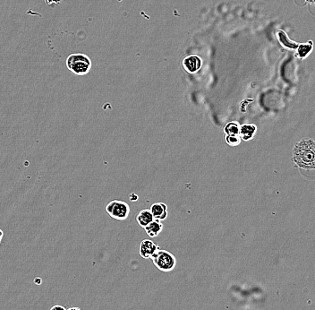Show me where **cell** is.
Wrapping results in <instances>:
<instances>
[{"label":"cell","instance_id":"obj_1","mask_svg":"<svg viewBox=\"0 0 315 310\" xmlns=\"http://www.w3.org/2000/svg\"><path fill=\"white\" fill-rule=\"evenodd\" d=\"M293 159L298 167L304 170H315V141L303 139L293 150Z\"/></svg>","mask_w":315,"mask_h":310},{"label":"cell","instance_id":"obj_2","mask_svg":"<svg viewBox=\"0 0 315 310\" xmlns=\"http://www.w3.org/2000/svg\"><path fill=\"white\" fill-rule=\"evenodd\" d=\"M91 58L85 54L76 53L69 55V57H67V68L73 74L79 77L85 76L91 71Z\"/></svg>","mask_w":315,"mask_h":310},{"label":"cell","instance_id":"obj_3","mask_svg":"<svg viewBox=\"0 0 315 310\" xmlns=\"http://www.w3.org/2000/svg\"><path fill=\"white\" fill-rule=\"evenodd\" d=\"M151 259H153L154 266L163 272H170L176 267L177 265V259L175 256L167 250L162 249H159Z\"/></svg>","mask_w":315,"mask_h":310},{"label":"cell","instance_id":"obj_4","mask_svg":"<svg viewBox=\"0 0 315 310\" xmlns=\"http://www.w3.org/2000/svg\"><path fill=\"white\" fill-rule=\"evenodd\" d=\"M106 211L113 219L124 221L129 216L130 207L124 201L114 200L108 204Z\"/></svg>","mask_w":315,"mask_h":310},{"label":"cell","instance_id":"obj_5","mask_svg":"<svg viewBox=\"0 0 315 310\" xmlns=\"http://www.w3.org/2000/svg\"><path fill=\"white\" fill-rule=\"evenodd\" d=\"M158 250L159 248L150 239H144L140 245V255L145 259L153 258Z\"/></svg>","mask_w":315,"mask_h":310},{"label":"cell","instance_id":"obj_6","mask_svg":"<svg viewBox=\"0 0 315 310\" xmlns=\"http://www.w3.org/2000/svg\"><path fill=\"white\" fill-rule=\"evenodd\" d=\"M202 61L200 57L196 55H190L185 57L183 60V66L185 67L186 71L191 74H195L196 72L200 70Z\"/></svg>","mask_w":315,"mask_h":310},{"label":"cell","instance_id":"obj_7","mask_svg":"<svg viewBox=\"0 0 315 310\" xmlns=\"http://www.w3.org/2000/svg\"><path fill=\"white\" fill-rule=\"evenodd\" d=\"M151 212L154 220L163 221L167 216V206L164 203H155L151 207Z\"/></svg>","mask_w":315,"mask_h":310},{"label":"cell","instance_id":"obj_8","mask_svg":"<svg viewBox=\"0 0 315 310\" xmlns=\"http://www.w3.org/2000/svg\"><path fill=\"white\" fill-rule=\"evenodd\" d=\"M257 128L253 124H243L240 126L239 129V136L243 141H249L254 137L256 134Z\"/></svg>","mask_w":315,"mask_h":310},{"label":"cell","instance_id":"obj_9","mask_svg":"<svg viewBox=\"0 0 315 310\" xmlns=\"http://www.w3.org/2000/svg\"><path fill=\"white\" fill-rule=\"evenodd\" d=\"M144 229H145V231H146V233H147L149 237L155 238V237L158 236L160 232L162 231L163 225L160 222V221L154 220L148 226H146Z\"/></svg>","mask_w":315,"mask_h":310},{"label":"cell","instance_id":"obj_10","mask_svg":"<svg viewBox=\"0 0 315 310\" xmlns=\"http://www.w3.org/2000/svg\"><path fill=\"white\" fill-rule=\"evenodd\" d=\"M136 221L138 222V224L145 228L146 226H148L152 221H154L153 215H152V212L149 209H145V210L141 211L139 213L137 217H136Z\"/></svg>","mask_w":315,"mask_h":310},{"label":"cell","instance_id":"obj_11","mask_svg":"<svg viewBox=\"0 0 315 310\" xmlns=\"http://www.w3.org/2000/svg\"><path fill=\"white\" fill-rule=\"evenodd\" d=\"M313 48L314 43L312 41H309L308 43L298 44V47L296 48V56L299 58H306L313 50Z\"/></svg>","mask_w":315,"mask_h":310},{"label":"cell","instance_id":"obj_12","mask_svg":"<svg viewBox=\"0 0 315 310\" xmlns=\"http://www.w3.org/2000/svg\"><path fill=\"white\" fill-rule=\"evenodd\" d=\"M277 35L279 43H281L284 47L287 48H296L298 47V44L293 41H290L285 32L278 31Z\"/></svg>","mask_w":315,"mask_h":310},{"label":"cell","instance_id":"obj_13","mask_svg":"<svg viewBox=\"0 0 315 310\" xmlns=\"http://www.w3.org/2000/svg\"><path fill=\"white\" fill-rule=\"evenodd\" d=\"M239 129L240 125L237 122H229V124L225 127V133L230 135H239Z\"/></svg>","mask_w":315,"mask_h":310},{"label":"cell","instance_id":"obj_14","mask_svg":"<svg viewBox=\"0 0 315 310\" xmlns=\"http://www.w3.org/2000/svg\"><path fill=\"white\" fill-rule=\"evenodd\" d=\"M225 140L227 143L230 145V146H237L241 143V138L239 135H230V134H227Z\"/></svg>","mask_w":315,"mask_h":310},{"label":"cell","instance_id":"obj_15","mask_svg":"<svg viewBox=\"0 0 315 310\" xmlns=\"http://www.w3.org/2000/svg\"><path fill=\"white\" fill-rule=\"evenodd\" d=\"M50 310H67L65 307H63L61 305H55L53 306L52 308L50 309Z\"/></svg>","mask_w":315,"mask_h":310},{"label":"cell","instance_id":"obj_16","mask_svg":"<svg viewBox=\"0 0 315 310\" xmlns=\"http://www.w3.org/2000/svg\"><path fill=\"white\" fill-rule=\"evenodd\" d=\"M3 236H4V232H3V230L0 229V244H1V241H2V239H3Z\"/></svg>","mask_w":315,"mask_h":310},{"label":"cell","instance_id":"obj_17","mask_svg":"<svg viewBox=\"0 0 315 310\" xmlns=\"http://www.w3.org/2000/svg\"><path fill=\"white\" fill-rule=\"evenodd\" d=\"M305 1H306L307 4H310V5H312V4H315V0H305Z\"/></svg>","mask_w":315,"mask_h":310},{"label":"cell","instance_id":"obj_18","mask_svg":"<svg viewBox=\"0 0 315 310\" xmlns=\"http://www.w3.org/2000/svg\"><path fill=\"white\" fill-rule=\"evenodd\" d=\"M67 310H81L79 309V308H70V309H68Z\"/></svg>","mask_w":315,"mask_h":310},{"label":"cell","instance_id":"obj_19","mask_svg":"<svg viewBox=\"0 0 315 310\" xmlns=\"http://www.w3.org/2000/svg\"><path fill=\"white\" fill-rule=\"evenodd\" d=\"M34 282H38V284L39 285V284H40V279H36Z\"/></svg>","mask_w":315,"mask_h":310}]
</instances>
